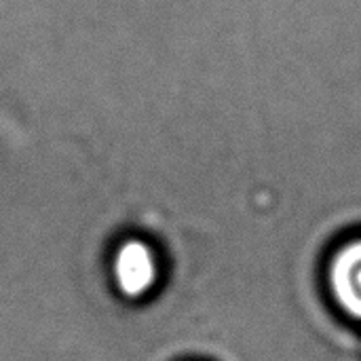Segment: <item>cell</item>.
<instances>
[{
    "instance_id": "1",
    "label": "cell",
    "mask_w": 361,
    "mask_h": 361,
    "mask_svg": "<svg viewBox=\"0 0 361 361\" xmlns=\"http://www.w3.org/2000/svg\"><path fill=\"white\" fill-rule=\"evenodd\" d=\"M157 258L144 241H127L118 247L112 262V277L123 296L142 298L157 283Z\"/></svg>"
},
{
    "instance_id": "2",
    "label": "cell",
    "mask_w": 361,
    "mask_h": 361,
    "mask_svg": "<svg viewBox=\"0 0 361 361\" xmlns=\"http://www.w3.org/2000/svg\"><path fill=\"white\" fill-rule=\"evenodd\" d=\"M330 288L345 313L361 319V241L347 243L330 264Z\"/></svg>"
}]
</instances>
